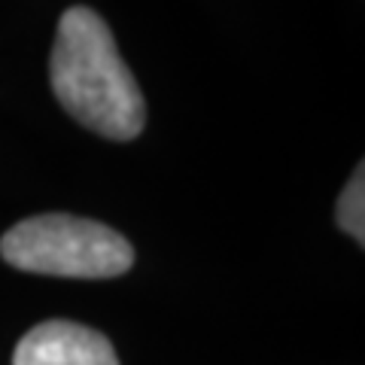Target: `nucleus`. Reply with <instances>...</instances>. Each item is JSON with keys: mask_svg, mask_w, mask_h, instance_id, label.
I'll list each match as a JSON object with an SVG mask.
<instances>
[{"mask_svg": "<svg viewBox=\"0 0 365 365\" xmlns=\"http://www.w3.org/2000/svg\"><path fill=\"white\" fill-rule=\"evenodd\" d=\"M52 91L71 116L107 140H134L146 122V101L95 9L71 6L52 46Z\"/></svg>", "mask_w": 365, "mask_h": 365, "instance_id": "nucleus-1", "label": "nucleus"}, {"mask_svg": "<svg viewBox=\"0 0 365 365\" xmlns=\"http://www.w3.org/2000/svg\"><path fill=\"white\" fill-rule=\"evenodd\" d=\"M6 265L46 277L107 280L131 271L134 247L104 222L71 213H43L16 222L0 237Z\"/></svg>", "mask_w": 365, "mask_h": 365, "instance_id": "nucleus-2", "label": "nucleus"}, {"mask_svg": "<svg viewBox=\"0 0 365 365\" xmlns=\"http://www.w3.org/2000/svg\"><path fill=\"white\" fill-rule=\"evenodd\" d=\"M13 365H119V356L98 329L73 319H46L21 335Z\"/></svg>", "mask_w": 365, "mask_h": 365, "instance_id": "nucleus-3", "label": "nucleus"}, {"mask_svg": "<svg viewBox=\"0 0 365 365\" xmlns=\"http://www.w3.org/2000/svg\"><path fill=\"white\" fill-rule=\"evenodd\" d=\"M335 222L341 225V232L350 235L359 247L365 244V168L362 165H356L350 182L338 195Z\"/></svg>", "mask_w": 365, "mask_h": 365, "instance_id": "nucleus-4", "label": "nucleus"}]
</instances>
